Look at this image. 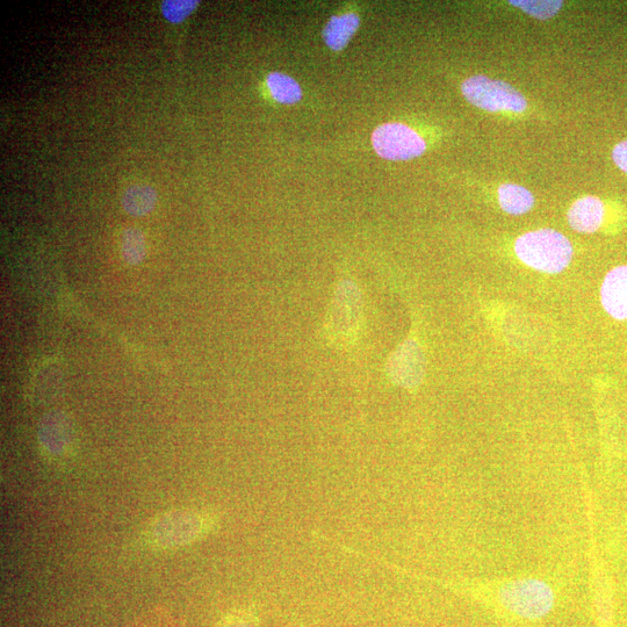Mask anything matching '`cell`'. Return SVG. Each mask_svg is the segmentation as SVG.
<instances>
[{
	"label": "cell",
	"mask_w": 627,
	"mask_h": 627,
	"mask_svg": "<svg viewBox=\"0 0 627 627\" xmlns=\"http://www.w3.org/2000/svg\"><path fill=\"white\" fill-rule=\"evenodd\" d=\"M515 251L525 265L550 275L564 271L573 258L571 242L553 229H540L518 237Z\"/></svg>",
	"instance_id": "obj_1"
},
{
	"label": "cell",
	"mask_w": 627,
	"mask_h": 627,
	"mask_svg": "<svg viewBox=\"0 0 627 627\" xmlns=\"http://www.w3.org/2000/svg\"><path fill=\"white\" fill-rule=\"evenodd\" d=\"M502 607L530 621L550 614L554 593L549 583L538 579H517L504 583L497 592Z\"/></svg>",
	"instance_id": "obj_2"
},
{
	"label": "cell",
	"mask_w": 627,
	"mask_h": 627,
	"mask_svg": "<svg viewBox=\"0 0 627 627\" xmlns=\"http://www.w3.org/2000/svg\"><path fill=\"white\" fill-rule=\"evenodd\" d=\"M362 295L351 281L338 285L327 315L326 333L337 345H350L357 341L362 327Z\"/></svg>",
	"instance_id": "obj_3"
},
{
	"label": "cell",
	"mask_w": 627,
	"mask_h": 627,
	"mask_svg": "<svg viewBox=\"0 0 627 627\" xmlns=\"http://www.w3.org/2000/svg\"><path fill=\"white\" fill-rule=\"evenodd\" d=\"M464 97L475 107L488 112L525 111L526 99L513 86L486 76H473L461 85Z\"/></svg>",
	"instance_id": "obj_4"
},
{
	"label": "cell",
	"mask_w": 627,
	"mask_h": 627,
	"mask_svg": "<svg viewBox=\"0 0 627 627\" xmlns=\"http://www.w3.org/2000/svg\"><path fill=\"white\" fill-rule=\"evenodd\" d=\"M372 144L376 153L388 161L413 160L427 149V144L412 128L396 122L378 127L372 135Z\"/></svg>",
	"instance_id": "obj_5"
},
{
	"label": "cell",
	"mask_w": 627,
	"mask_h": 627,
	"mask_svg": "<svg viewBox=\"0 0 627 627\" xmlns=\"http://www.w3.org/2000/svg\"><path fill=\"white\" fill-rule=\"evenodd\" d=\"M200 526L199 518L192 514H169L151 529V537L161 545L184 544L198 536Z\"/></svg>",
	"instance_id": "obj_6"
},
{
	"label": "cell",
	"mask_w": 627,
	"mask_h": 627,
	"mask_svg": "<svg viewBox=\"0 0 627 627\" xmlns=\"http://www.w3.org/2000/svg\"><path fill=\"white\" fill-rule=\"evenodd\" d=\"M601 301L605 312L614 319L627 320V265L617 266L604 278Z\"/></svg>",
	"instance_id": "obj_7"
},
{
	"label": "cell",
	"mask_w": 627,
	"mask_h": 627,
	"mask_svg": "<svg viewBox=\"0 0 627 627\" xmlns=\"http://www.w3.org/2000/svg\"><path fill=\"white\" fill-rule=\"evenodd\" d=\"M389 374L395 383L414 386L420 383L423 373V358L420 349L407 343L394 353L388 365Z\"/></svg>",
	"instance_id": "obj_8"
},
{
	"label": "cell",
	"mask_w": 627,
	"mask_h": 627,
	"mask_svg": "<svg viewBox=\"0 0 627 627\" xmlns=\"http://www.w3.org/2000/svg\"><path fill=\"white\" fill-rule=\"evenodd\" d=\"M604 218V205L596 197H586L575 201L568 212L569 225L575 232L592 234L601 227Z\"/></svg>",
	"instance_id": "obj_9"
},
{
	"label": "cell",
	"mask_w": 627,
	"mask_h": 627,
	"mask_svg": "<svg viewBox=\"0 0 627 627\" xmlns=\"http://www.w3.org/2000/svg\"><path fill=\"white\" fill-rule=\"evenodd\" d=\"M360 19L355 13H345L342 16H334L324 27L322 32L326 45L334 52H341L348 46L351 38L357 32Z\"/></svg>",
	"instance_id": "obj_10"
},
{
	"label": "cell",
	"mask_w": 627,
	"mask_h": 627,
	"mask_svg": "<svg viewBox=\"0 0 627 627\" xmlns=\"http://www.w3.org/2000/svg\"><path fill=\"white\" fill-rule=\"evenodd\" d=\"M499 200L503 211L511 215L528 213L535 205L532 193L515 184L502 185L499 189Z\"/></svg>",
	"instance_id": "obj_11"
},
{
	"label": "cell",
	"mask_w": 627,
	"mask_h": 627,
	"mask_svg": "<svg viewBox=\"0 0 627 627\" xmlns=\"http://www.w3.org/2000/svg\"><path fill=\"white\" fill-rule=\"evenodd\" d=\"M157 200L156 191L148 185L129 187L122 197V206L129 214L143 216L153 211Z\"/></svg>",
	"instance_id": "obj_12"
},
{
	"label": "cell",
	"mask_w": 627,
	"mask_h": 627,
	"mask_svg": "<svg viewBox=\"0 0 627 627\" xmlns=\"http://www.w3.org/2000/svg\"><path fill=\"white\" fill-rule=\"evenodd\" d=\"M271 96L280 104L292 105L300 102L302 91L295 79L280 72H271L266 78Z\"/></svg>",
	"instance_id": "obj_13"
},
{
	"label": "cell",
	"mask_w": 627,
	"mask_h": 627,
	"mask_svg": "<svg viewBox=\"0 0 627 627\" xmlns=\"http://www.w3.org/2000/svg\"><path fill=\"white\" fill-rule=\"evenodd\" d=\"M198 0H165L161 10L165 19L172 24H180L197 9Z\"/></svg>",
	"instance_id": "obj_14"
},
{
	"label": "cell",
	"mask_w": 627,
	"mask_h": 627,
	"mask_svg": "<svg viewBox=\"0 0 627 627\" xmlns=\"http://www.w3.org/2000/svg\"><path fill=\"white\" fill-rule=\"evenodd\" d=\"M122 252L127 262L136 264L142 261L146 255V243H144L143 235L139 230L129 229L124 234L122 240Z\"/></svg>",
	"instance_id": "obj_15"
},
{
	"label": "cell",
	"mask_w": 627,
	"mask_h": 627,
	"mask_svg": "<svg viewBox=\"0 0 627 627\" xmlns=\"http://www.w3.org/2000/svg\"><path fill=\"white\" fill-rule=\"evenodd\" d=\"M511 5L520 7L525 13L538 19H549L558 13L562 2H510Z\"/></svg>",
	"instance_id": "obj_16"
},
{
	"label": "cell",
	"mask_w": 627,
	"mask_h": 627,
	"mask_svg": "<svg viewBox=\"0 0 627 627\" xmlns=\"http://www.w3.org/2000/svg\"><path fill=\"white\" fill-rule=\"evenodd\" d=\"M612 160L617 167L627 174V141L617 144L612 151Z\"/></svg>",
	"instance_id": "obj_17"
},
{
	"label": "cell",
	"mask_w": 627,
	"mask_h": 627,
	"mask_svg": "<svg viewBox=\"0 0 627 627\" xmlns=\"http://www.w3.org/2000/svg\"><path fill=\"white\" fill-rule=\"evenodd\" d=\"M220 627H254L250 623L245 622L244 619L239 617H228L226 621H223Z\"/></svg>",
	"instance_id": "obj_18"
}]
</instances>
